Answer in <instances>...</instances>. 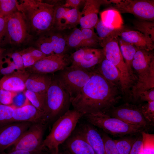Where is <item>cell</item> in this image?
<instances>
[{
	"instance_id": "6da1fadb",
	"label": "cell",
	"mask_w": 154,
	"mask_h": 154,
	"mask_svg": "<svg viewBox=\"0 0 154 154\" xmlns=\"http://www.w3.org/2000/svg\"><path fill=\"white\" fill-rule=\"evenodd\" d=\"M90 80L71 101L73 109L84 115L104 113L121 98L120 91L99 73L91 70Z\"/></svg>"
},
{
	"instance_id": "7a4b0ae2",
	"label": "cell",
	"mask_w": 154,
	"mask_h": 154,
	"mask_svg": "<svg viewBox=\"0 0 154 154\" xmlns=\"http://www.w3.org/2000/svg\"><path fill=\"white\" fill-rule=\"evenodd\" d=\"M17 6L29 32L39 35L54 28V5L41 0H22L18 1Z\"/></svg>"
},
{
	"instance_id": "3957f363",
	"label": "cell",
	"mask_w": 154,
	"mask_h": 154,
	"mask_svg": "<svg viewBox=\"0 0 154 154\" xmlns=\"http://www.w3.org/2000/svg\"><path fill=\"white\" fill-rule=\"evenodd\" d=\"M84 115L73 109L69 110L54 122L49 134L43 140L42 147L45 150L58 149L70 136Z\"/></svg>"
},
{
	"instance_id": "277c9868",
	"label": "cell",
	"mask_w": 154,
	"mask_h": 154,
	"mask_svg": "<svg viewBox=\"0 0 154 154\" xmlns=\"http://www.w3.org/2000/svg\"><path fill=\"white\" fill-rule=\"evenodd\" d=\"M71 104L69 94L61 86L55 76L46 93L44 113L46 123L55 121L69 110Z\"/></svg>"
},
{
	"instance_id": "5b68a950",
	"label": "cell",
	"mask_w": 154,
	"mask_h": 154,
	"mask_svg": "<svg viewBox=\"0 0 154 154\" xmlns=\"http://www.w3.org/2000/svg\"><path fill=\"white\" fill-rule=\"evenodd\" d=\"M83 117L87 122L101 129L104 133L116 137L137 135L144 131L139 128L102 112L86 114Z\"/></svg>"
},
{
	"instance_id": "8992f818",
	"label": "cell",
	"mask_w": 154,
	"mask_h": 154,
	"mask_svg": "<svg viewBox=\"0 0 154 154\" xmlns=\"http://www.w3.org/2000/svg\"><path fill=\"white\" fill-rule=\"evenodd\" d=\"M105 58L117 68L121 76L120 91L125 98L128 99L131 88L134 84L121 53L117 37L113 38L102 47Z\"/></svg>"
},
{
	"instance_id": "52a82bcc",
	"label": "cell",
	"mask_w": 154,
	"mask_h": 154,
	"mask_svg": "<svg viewBox=\"0 0 154 154\" xmlns=\"http://www.w3.org/2000/svg\"><path fill=\"white\" fill-rule=\"evenodd\" d=\"M55 76L61 86L69 95L71 100L80 92L90 80L92 71L70 65L58 71Z\"/></svg>"
},
{
	"instance_id": "ba28073f",
	"label": "cell",
	"mask_w": 154,
	"mask_h": 154,
	"mask_svg": "<svg viewBox=\"0 0 154 154\" xmlns=\"http://www.w3.org/2000/svg\"><path fill=\"white\" fill-rule=\"evenodd\" d=\"M64 30L54 28L39 35L36 42L38 49L46 56L66 54L68 34Z\"/></svg>"
},
{
	"instance_id": "9c48e42d",
	"label": "cell",
	"mask_w": 154,
	"mask_h": 154,
	"mask_svg": "<svg viewBox=\"0 0 154 154\" xmlns=\"http://www.w3.org/2000/svg\"><path fill=\"white\" fill-rule=\"evenodd\" d=\"M114 9L119 13L133 14L140 20H154V1L153 0H112Z\"/></svg>"
},
{
	"instance_id": "30bf717a",
	"label": "cell",
	"mask_w": 154,
	"mask_h": 154,
	"mask_svg": "<svg viewBox=\"0 0 154 154\" xmlns=\"http://www.w3.org/2000/svg\"><path fill=\"white\" fill-rule=\"evenodd\" d=\"M104 113L139 128L146 132L151 128L137 105L126 102L117 107L113 106Z\"/></svg>"
},
{
	"instance_id": "8fae6325",
	"label": "cell",
	"mask_w": 154,
	"mask_h": 154,
	"mask_svg": "<svg viewBox=\"0 0 154 154\" xmlns=\"http://www.w3.org/2000/svg\"><path fill=\"white\" fill-rule=\"evenodd\" d=\"M46 123H32L18 140L13 145L11 151L23 150L29 151H45L42 147Z\"/></svg>"
},
{
	"instance_id": "7c38bea8",
	"label": "cell",
	"mask_w": 154,
	"mask_h": 154,
	"mask_svg": "<svg viewBox=\"0 0 154 154\" xmlns=\"http://www.w3.org/2000/svg\"><path fill=\"white\" fill-rule=\"evenodd\" d=\"M105 58L102 48H82L70 55V65L91 71Z\"/></svg>"
},
{
	"instance_id": "4fadbf2b",
	"label": "cell",
	"mask_w": 154,
	"mask_h": 154,
	"mask_svg": "<svg viewBox=\"0 0 154 154\" xmlns=\"http://www.w3.org/2000/svg\"><path fill=\"white\" fill-rule=\"evenodd\" d=\"M70 64V55L54 54L46 56L25 70L30 73L47 74L58 72Z\"/></svg>"
},
{
	"instance_id": "5bb4252c",
	"label": "cell",
	"mask_w": 154,
	"mask_h": 154,
	"mask_svg": "<svg viewBox=\"0 0 154 154\" xmlns=\"http://www.w3.org/2000/svg\"><path fill=\"white\" fill-rule=\"evenodd\" d=\"M32 124L14 122L0 126V153L15 144Z\"/></svg>"
},
{
	"instance_id": "9a60e30c",
	"label": "cell",
	"mask_w": 154,
	"mask_h": 154,
	"mask_svg": "<svg viewBox=\"0 0 154 154\" xmlns=\"http://www.w3.org/2000/svg\"><path fill=\"white\" fill-rule=\"evenodd\" d=\"M7 18V38L11 42L19 44L25 40L29 31L25 21L19 11Z\"/></svg>"
},
{
	"instance_id": "2e32d148",
	"label": "cell",
	"mask_w": 154,
	"mask_h": 154,
	"mask_svg": "<svg viewBox=\"0 0 154 154\" xmlns=\"http://www.w3.org/2000/svg\"><path fill=\"white\" fill-rule=\"evenodd\" d=\"M61 145L65 154H94L90 145L76 127Z\"/></svg>"
},
{
	"instance_id": "e0dca14e",
	"label": "cell",
	"mask_w": 154,
	"mask_h": 154,
	"mask_svg": "<svg viewBox=\"0 0 154 154\" xmlns=\"http://www.w3.org/2000/svg\"><path fill=\"white\" fill-rule=\"evenodd\" d=\"M154 88V60L149 68L137 76V80L130 90L128 100L138 102L140 94L143 92Z\"/></svg>"
},
{
	"instance_id": "ac0fdd59",
	"label": "cell",
	"mask_w": 154,
	"mask_h": 154,
	"mask_svg": "<svg viewBox=\"0 0 154 154\" xmlns=\"http://www.w3.org/2000/svg\"><path fill=\"white\" fill-rule=\"evenodd\" d=\"M107 4L106 0H86L81 12L79 24L81 29L94 28L98 19V14L101 5Z\"/></svg>"
},
{
	"instance_id": "d6986e66",
	"label": "cell",
	"mask_w": 154,
	"mask_h": 154,
	"mask_svg": "<svg viewBox=\"0 0 154 154\" xmlns=\"http://www.w3.org/2000/svg\"><path fill=\"white\" fill-rule=\"evenodd\" d=\"M20 122L47 124L44 113L37 109L30 103L22 107L15 108L12 123Z\"/></svg>"
},
{
	"instance_id": "ffe728a7",
	"label": "cell",
	"mask_w": 154,
	"mask_h": 154,
	"mask_svg": "<svg viewBox=\"0 0 154 154\" xmlns=\"http://www.w3.org/2000/svg\"><path fill=\"white\" fill-rule=\"evenodd\" d=\"M30 73L25 70H18L4 76L0 80V89L15 92L26 89L25 83Z\"/></svg>"
},
{
	"instance_id": "44dd1931",
	"label": "cell",
	"mask_w": 154,
	"mask_h": 154,
	"mask_svg": "<svg viewBox=\"0 0 154 154\" xmlns=\"http://www.w3.org/2000/svg\"><path fill=\"white\" fill-rule=\"evenodd\" d=\"M76 128L90 145L94 154H106L101 133L95 126L87 122L80 123Z\"/></svg>"
},
{
	"instance_id": "7402d4cb",
	"label": "cell",
	"mask_w": 154,
	"mask_h": 154,
	"mask_svg": "<svg viewBox=\"0 0 154 154\" xmlns=\"http://www.w3.org/2000/svg\"><path fill=\"white\" fill-rule=\"evenodd\" d=\"M118 37L138 49L152 51L154 48V41L149 37L137 31L124 29L119 33Z\"/></svg>"
},
{
	"instance_id": "603a6c76",
	"label": "cell",
	"mask_w": 154,
	"mask_h": 154,
	"mask_svg": "<svg viewBox=\"0 0 154 154\" xmlns=\"http://www.w3.org/2000/svg\"><path fill=\"white\" fill-rule=\"evenodd\" d=\"M92 70L101 74L120 91L121 80L119 72L116 67L105 58Z\"/></svg>"
},
{
	"instance_id": "cb8c5ba5",
	"label": "cell",
	"mask_w": 154,
	"mask_h": 154,
	"mask_svg": "<svg viewBox=\"0 0 154 154\" xmlns=\"http://www.w3.org/2000/svg\"><path fill=\"white\" fill-rule=\"evenodd\" d=\"M52 81L47 74L30 73L25 83L26 89L35 92L46 93Z\"/></svg>"
},
{
	"instance_id": "d4e9b609",
	"label": "cell",
	"mask_w": 154,
	"mask_h": 154,
	"mask_svg": "<svg viewBox=\"0 0 154 154\" xmlns=\"http://www.w3.org/2000/svg\"><path fill=\"white\" fill-rule=\"evenodd\" d=\"M152 51L137 49L132 62V69L136 78L137 76L149 68L154 60V54Z\"/></svg>"
},
{
	"instance_id": "484cf974",
	"label": "cell",
	"mask_w": 154,
	"mask_h": 154,
	"mask_svg": "<svg viewBox=\"0 0 154 154\" xmlns=\"http://www.w3.org/2000/svg\"><path fill=\"white\" fill-rule=\"evenodd\" d=\"M117 39L121 53L129 75L134 83L137 78L132 69V62L137 48L133 45L124 41L119 37Z\"/></svg>"
},
{
	"instance_id": "4316f807",
	"label": "cell",
	"mask_w": 154,
	"mask_h": 154,
	"mask_svg": "<svg viewBox=\"0 0 154 154\" xmlns=\"http://www.w3.org/2000/svg\"><path fill=\"white\" fill-rule=\"evenodd\" d=\"M94 28L99 39L100 45L102 47L108 42L118 37L119 33L124 29V26L118 28L107 26L100 19L99 20Z\"/></svg>"
},
{
	"instance_id": "83f0119b",
	"label": "cell",
	"mask_w": 154,
	"mask_h": 154,
	"mask_svg": "<svg viewBox=\"0 0 154 154\" xmlns=\"http://www.w3.org/2000/svg\"><path fill=\"white\" fill-rule=\"evenodd\" d=\"M101 19L106 26L118 28L123 26V21L120 13L115 9H109L100 13Z\"/></svg>"
},
{
	"instance_id": "f1b7e54d",
	"label": "cell",
	"mask_w": 154,
	"mask_h": 154,
	"mask_svg": "<svg viewBox=\"0 0 154 154\" xmlns=\"http://www.w3.org/2000/svg\"><path fill=\"white\" fill-rule=\"evenodd\" d=\"M22 58L25 69L33 65L46 55L38 49L31 47L19 52Z\"/></svg>"
},
{
	"instance_id": "f546056e",
	"label": "cell",
	"mask_w": 154,
	"mask_h": 154,
	"mask_svg": "<svg viewBox=\"0 0 154 154\" xmlns=\"http://www.w3.org/2000/svg\"><path fill=\"white\" fill-rule=\"evenodd\" d=\"M138 135H127L114 140L119 154H129Z\"/></svg>"
},
{
	"instance_id": "4dcf8cb0",
	"label": "cell",
	"mask_w": 154,
	"mask_h": 154,
	"mask_svg": "<svg viewBox=\"0 0 154 154\" xmlns=\"http://www.w3.org/2000/svg\"><path fill=\"white\" fill-rule=\"evenodd\" d=\"M81 29L83 38L81 48H95L100 45L99 39L94 28Z\"/></svg>"
},
{
	"instance_id": "1f68e13d",
	"label": "cell",
	"mask_w": 154,
	"mask_h": 154,
	"mask_svg": "<svg viewBox=\"0 0 154 154\" xmlns=\"http://www.w3.org/2000/svg\"><path fill=\"white\" fill-rule=\"evenodd\" d=\"M23 92L30 103L37 109L44 113L46 93H37L27 89Z\"/></svg>"
},
{
	"instance_id": "d6a6232c",
	"label": "cell",
	"mask_w": 154,
	"mask_h": 154,
	"mask_svg": "<svg viewBox=\"0 0 154 154\" xmlns=\"http://www.w3.org/2000/svg\"><path fill=\"white\" fill-rule=\"evenodd\" d=\"M80 17L81 12L78 9H68L64 16V30L76 28L79 24Z\"/></svg>"
},
{
	"instance_id": "836d02e7",
	"label": "cell",
	"mask_w": 154,
	"mask_h": 154,
	"mask_svg": "<svg viewBox=\"0 0 154 154\" xmlns=\"http://www.w3.org/2000/svg\"><path fill=\"white\" fill-rule=\"evenodd\" d=\"M143 117L149 125H154V101L141 104L137 105Z\"/></svg>"
},
{
	"instance_id": "e575fe53",
	"label": "cell",
	"mask_w": 154,
	"mask_h": 154,
	"mask_svg": "<svg viewBox=\"0 0 154 154\" xmlns=\"http://www.w3.org/2000/svg\"><path fill=\"white\" fill-rule=\"evenodd\" d=\"M135 28L138 31L149 37L154 41V22L140 20L133 23Z\"/></svg>"
},
{
	"instance_id": "d590c367",
	"label": "cell",
	"mask_w": 154,
	"mask_h": 154,
	"mask_svg": "<svg viewBox=\"0 0 154 154\" xmlns=\"http://www.w3.org/2000/svg\"><path fill=\"white\" fill-rule=\"evenodd\" d=\"M16 0H0V14L3 17H8L18 11Z\"/></svg>"
},
{
	"instance_id": "8d00e7d4",
	"label": "cell",
	"mask_w": 154,
	"mask_h": 154,
	"mask_svg": "<svg viewBox=\"0 0 154 154\" xmlns=\"http://www.w3.org/2000/svg\"><path fill=\"white\" fill-rule=\"evenodd\" d=\"M83 38L81 29L75 28L68 34L67 43L68 48H74L77 49L81 48Z\"/></svg>"
},
{
	"instance_id": "74e56055",
	"label": "cell",
	"mask_w": 154,
	"mask_h": 154,
	"mask_svg": "<svg viewBox=\"0 0 154 154\" xmlns=\"http://www.w3.org/2000/svg\"><path fill=\"white\" fill-rule=\"evenodd\" d=\"M15 108L13 105H6L0 104V126L12 123Z\"/></svg>"
},
{
	"instance_id": "f35d334b",
	"label": "cell",
	"mask_w": 154,
	"mask_h": 154,
	"mask_svg": "<svg viewBox=\"0 0 154 154\" xmlns=\"http://www.w3.org/2000/svg\"><path fill=\"white\" fill-rule=\"evenodd\" d=\"M7 56V57L3 56L0 60V74L4 76L19 70L11 58L8 55Z\"/></svg>"
},
{
	"instance_id": "ab89813d",
	"label": "cell",
	"mask_w": 154,
	"mask_h": 154,
	"mask_svg": "<svg viewBox=\"0 0 154 154\" xmlns=\"http://www.w3.org/2000/svg\"><path fill=\"white\" fill-rule=\"evenodd\" d=\"M141 133L143 145L142 154H154V134L145 131Z\"/></svg>"
},
{
	"instance_id": "60d3db41",
	"label": "cell",
	"mask_w": 154,
	"mask_h": 154,
	"mask_svg": "<svg viewBox=\"0 0 154 154\" xmlns=\"http://www.w3.org/2000/svg\"><path fill=\"white\" fill-rule=\"evenodd\" d=\"M54 5L55 7L54 28L63 30L64 16L68 8L62 5Z\"/></svg>"
},
{
	"instance_id": "b9f144b4",
	"label": "cell",
	"mask_w": 154,
	"mask_h": 154,
	"mask_svg": "<svg viewBox=\"0 0 154 154\" xmlns=\"http://www.w3.org/2000/svg\"><path fill=\"white\" fill-rule=\"evenodd\" d=\"M101 133L106 154H119L114 140L104 132Z\"/></svg>"
},
{
	"instance_id": "7bdbcfd3",
	"label": "cell",
	"mask_w": 154,
	"mask_h": 154,
	"mask_svg": "<svg viewBox=\"0 0 154 154\" xmlns=\"http://www.w3.org/2000/svg\"><path fill=\"white\" fill-rule=\"evenodd\" d=\"M17 92L0 89V104L12 105L13 98Z\"/></svg>"
},
{
	"instance_id": "ee69618b",
	"label": "cell",
	"mask_w": 154,
	"mask_h": 154,
	"mask_svg": "<svg viewBox=\"0 0 154 154\" xmlns=\"http://www.w3.org/2000/svg\"><path fill=\"white\" fill-rule=\"evenodd\" d=\"M30 103L23 92H17L14 97L12 105L15 108L22 107Z\"/></svg>"
},
{
	"instance_id": "f6af8a7d",
	"label": "cell",
	"mask_w": 154,
	"mask_h": 154,
	"mask_svg": "<svg viewBox=\"0 0 154 154\" xmlns=\"http://www.w3.org/2000/svg\"><path fill=\"white\" fill-rule=\"evenodd\" d=\"M143 148V137L141 133L138 135L129 154H142Z\"/></svg>"
},
{
	"instance_id": "bcb514c9",
	"label": "cell",
	"mask_w": 154,
	"mask_h": 154,
	"mask_svg": "<svg viewBox=\"0 0 154 154\" xmlns=\"http://www.w3.org/2000/svg\"><path fill=\"white\" fill-rule=\"evenodd\" d=\"M154 101V88L145 91L139 95L138 102H149Z\"/></svg>"
},
{
	"instance_id": "7dc6e473",
	"label": "cell",
	"mask_w": 154,
	"mask_h": 154,
	"mask_svg": "<svg viewBox=\"0 0 154 154\" xmlns=\"http://www.w3.org/2000/svg\"><path fill=\"white\" fill-rule=\"evenodd\" d=\"M7 55L11 58L19 70H25L24 67L22 57L19 52H15L8 54Z\"/></svg>"
},
{
	"instance_id": "c3c4849f",
	"label": "cell",
	"mask_w": 154,
	"mask_h": 154,
	"mask_svg": "<svg viewBox=\"0 0 154 154\" xmlns=\"http://www.w3.org/2000/svg\"><path fill=\"white\" fill-rule=\"evenodd\" d=\"M7 17H0V45L3 39L7 38Z\"/></svg>"
},
{
	"instance_id": "681fc988",
	"label": "cell",
	"mask_w": 154,
	"mask_h": 154,
	"mask_svg": "<svg viewBox=\"0 0 154 154\" xmlns=\"http://www.w3.org/2000/svg\"><path fill=\"white\" fill-rule=\"evenodd\" d=\"M84 1L81 0H66L62 6L67 8L71 7L73 8L78 9L79 6Z\"/></svg>"
},
{
	"instance_id": "f907efd6",
	"label": "cell",
	"mask_w": 154,
	"mask_h": 154,
	"mask_svg": "<svg viewBox=\"0 0 154 154\" xmlns=\"http://www.w3.org/2000/svg\"><path fill=\"white\" fill-rule=\"evenodd\" d=\"M44 151H29L23 150H16L10 151L5 154H46Z\"/></svg>"
},
{
	"instance_id": "816d5d0a",
	"label": "cell",
	"mask_w": 154,
	"mask_h": 154,
	"mask_svg": "<svg viewBox=\"0 0 154 154\" xmlns=\"http://www.w3.org/2000/svg\"><path fill=\"white\" fill-rule=\"evenodd\" d=\"M46 154H65L62 150L58 149H54L51 150H48V151L46 152Z\"/></svg>"
},
{
	"instance_id": "f5cc1de1",
	"label": "cell",
	"mask_w": 154,
	"mask_h": 154,
	"mask_svg": "<svg viewBox=\"0 0 154 154\" xmlns=\"http://www.w3.org/2000/svg\"><path fill=\"white\" fill-rule=\"evenodd\" d=\"M4 51V49L0 47V60L3 56Z\"/></svg>"
},
{
	"instance_id": "db71d44e",
	"label": "cell",
	"mask_w": 154,
	"mask_h": 154,
	"mask_svg": "<svg viewBox=\"0 0 154 154\" xmlns=\"http://www.w3.org/2000/svg\"><path fill=\"white\" fill-rule=\"evenodd\" d=\"M0 17H2L1 15L0 14Z\"/></svg>"
}]
</instances>
